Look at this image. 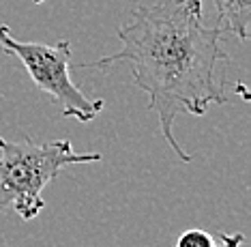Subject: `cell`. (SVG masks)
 I'll list each match as a JSON object with an SVG mask.
<instances>
[{"mask_svg": "<svg viewBox=\"0 0 251 247\" xmlns=\"http://www.w3.org/2000/svg\"><path fill=\"white\" fill-rule=\"evenodd\" d=\"M219 26L202 22V0H161L142 4L118 28L123 50L84 67L103 69L127 62L138 88L148 95V110L159 118L161 136L185 164L191 155L174 137V120L180 112L204 116L210 106L227 101L217 69L230 56L221 50Z\"/></svg>", "mask_w": 251, "mask_h": 247, "instance_id": "1", "label": "cell"}, {"mask_svg": "<svg viewBox=\"0 0 251 247\" xmlns=\"http://www.w3.org/2000/svg\"><path fill=\"white\" fill-rule=\"evenodd\" d=\"M101 162L99 153H75L69 140L11 142L0 137V213L15 211L30 221L43 211V189L67 165Z\"/></svg>", "mask_w": 251, "mask_h": 247, "instance_id": "2", "label": "cell"}, {"mask_svg": "<svg viewBox=\"0 0 251 247\" xmlns=\"http://www.w3.org/2000/svg\"><path fill=\"white\" fill-rule=\"evenodd\" d=\"M0 48L4 54H11L22 60L35 86L58 103L60 114L65 118L90 123L105 108L103 99H88L73 84L69 76L71 43L67 39L56 45L18 41L15 37H11L9 26H0Z\"/></svg>", "mask_w": 251, "mask_h": 247, "instance_id": "3", "label": "cell"}, {"mask_svg": "<svg viewBox=\"0 0 251 247\" xmlns=\"http://www.w3.org/2000/svg\"><path fill=\"white\" fill-rule=\"evenodd\" d=\"M217 20L224 32L236 34L241 41L249 37V22H251V0H213Z\"/></svg>", "mask_w": 251, "mask_h": 247, "instance_id": "4", "label": "cell"}, {"mask_svg": "<svg viewBox=\"0 0 251 247\" xmlns=\"http://www.w3.org/2000/svg\"><path fill=\"white\" fill-rule=\"evenodd\" d=\"M176 247H215V237L204 230L193 228V230H187L180 234Z\"/></svg>", "mask_w": 251, "mask_h": 247, "instance_id": "5", "label": "cell"}, {"mask_svg": "<svg viewBox=\"0 0 251 247\" xmlns=\"http://www.w3.org/2000/svg\"><path fill=\"white\" fill-rule=\"evenodd\" d=\"M245 241V234L243 232H236V234H217L215 237V247H241Z\"/></svg>", "mask_w": 251, "mask_h": 247, "instance_id": "6", "label": "cell"}, {"mask_svg": "<svg viewBox=\"0 0 251 247\" xmlns=\"http://www.w3.org/2000/svg\"><path fill=\"white\" fill-rule=\"evenodd\" d=\"M32 2H35V4H41V2H43V0H32Z\"/></svg>", "mask_w": 251, "mask_h": 247, "instance_id": "7", "label": "cell"}]
</instances>
